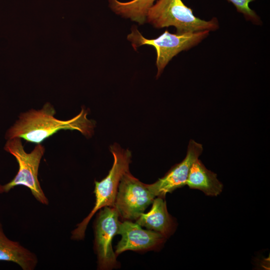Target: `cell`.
Instances as JSON below:
<instances>
[{
  "instance_id": "obj_8",
  "label": "cell",
  "mask_w": 270,
  "mask_h": 270,
  "mask_svg": "<svg viewBox=\"0 0 270 270\" xmlns=\"http://www.w3.org/2000/svg\"><path fill=\"white\" fill-rule=\"evenodd\" d=\"M202 151V144L190 140L185 158L174 166L162 178L154 183L148 184L150 190L155 196L163 198L167 193L186 185L190 168Z\"/></svg>"
},
{
  "instance_id": "obj_14",
  "label": "cell",
  "mask_w": 270,
  "mask_h": 270,
  "mask_svg": "<svg viewBox=\"0 0 270 270\" xmlns=\"http://www.w3.org/2000/svg\"><path fill=\"white\" fill-rule=\"evenodd\" d=\"M232 3L236 10L243 14L244 18L252 22L260 25L262 24L259 16L249 6V4L255 0H226Z\"/></svg>"
},
{
  "instance_id": "obj_11",
  "label": "cell",
  "mask_w": 270,
  "mask_h": 270,
  "mask_svg": "<svg viewBox=\"0 0 270 270\" xmlns=\"http://www.w3.org/2000/svg\"><path fill=\"white\" fill-rule=\"evenodd\" d=\"M152 204L150 210L146 214H141L136 223L148 230L158 232L166 238L172 231L174 223L168 212L166 202L163 198L158 196Z\"/></svg>"
},
{
  "instance_id": "obj_1",
  "label": "cell",
  "mask_w": 270,
  "mask_h": 270,
  "mask_svg": "<svg viewBox=\"0 0 270 270\" xmlns=\"http://www.w3.org/2000/svg\"><path fill=\"white\" fill-rule=\"evenodd\" d=\"M56 110L50 103L39 110H31L22 113L18 119L6 132V140L19 138L27 142L40 144L59 130H76L83 135H92L94 123L87 118L88 111L82 108L74 118L62 120L54 117Z\"/></svg>"
},
{
  "instance_id": "obj_9",
  "label": "cell",
  "mask_w": 270,
  "mask_h": 270,
  "mask_svg": "<svg viewBox=\"0 0 270 270\" xmlns=\"http://www.w3.org/2000/svg\"><path fill=\"white\" fill-rule=\"evenodd\" d=\"M116 234L122 236L116 253L118 254L128 250H142L156 248L165 240L162 234L149 230H144L138 224L125 220L120 222Z\"/></svg>"
},
{
  "instance_id": "obj_6",
  "label": "cell",
  "mask_w": 270,
  "mask_h": 270,
  "mask_svg": "<svg viewBox=\"0 0 270 270\" xmlns=\"http://www.w3.org/2000/svg\"><path fill=\"white\" fill-rule=\"evenodd\" d=\"M155 197L147 184L140 182L128 171L120 180L114 207L119 216L124 220H136Z\"/></svg>"
},
{
  "instance_id": "obj_7",
  "label": "cell",
  "mask_w": 270,
  "mask_h": 270,
  "mask_svg": "<svg viewBox=\"0 0 270 270\" xmlns=\"http://www.w3.org/2000/svg\"><path fill=\"white\" fill-rule=\"evenodd\" d=\"M100 208L94 224V248L99 270H108L116 264V255L112 248L113 237L116 234L119 214L114 207Z\"/></svg>"
},
{
  "instance_id": "obj_3",
  "label": "cell",
  "mask_w": 270,
  "mask_h": 270,
  "mask_svg": "<svg viewBox=\"0 0 270 270\" xmlns=\"http://www.w3.org/2000/svg\"><path fill=\"white\" fill-rule=\"evenodd\" d=\"M110 150L114 156L112 166L105 178L100 182L94 181V206L88 215L72 231V240L84 239L88 224L98 210L105 206H114L120 180L122 176L129 171L132 153L128 150L122 148L116 143L110 146Z\"/></svg>"
},
{
  "instance_id": "obj_5",
  "label": "cell",
  "mask_w": 270,
  "mask_h": 270,
  "mask_svg": "<svg viewBox=\"0 0 270 270\" xmlns=\"http://www.w3.org/2000/svg\"><path fill=\"white\" fill-rule=\"evenodd\" d=\"M210 31L203 30L184 34H172L166 30L161 35L153 39H147L134 26L127 39L130 42L134 50L142 45L152 46L156 50V78L162 72L170 61L180 52L188 50L200 44L209 34Z\"/></svg>"
},
{
  "instance_id": "obj_10",
  "label": "cell",
  "mask_w": 270,
  "mask_h": 270,
  "mask_svg": "<svg viewBox=\"0 0 270 270\" xmlns=\"http://www.w3.org/2000/svg\"><path fill=\"white\" fill-rule=\"evenodd\" d=\"M0 260L12 262L23 270H34L38 259L36 254L20 242L10 240L5 235L0 221Z\"/></svg>"
},
{
  "instance_id": "obj_12",
  "label": "cell",
  "mask_w": 270,
  "mask_h": 270,
  "mask_svg": "<svg viewBox=\"0 0 270 270\" xmlns=\"http://www.w3.org/2000/svg\"><path fill=\"white\" fill-rule=\"evenodd\" d=\"M186 185L211 196H218L223 189V184L217 178V174L208 170L198 158L190 168Z\"/></svg>"
},
{
  "instance_id": "obj_13",
  "label": "cell",
  "mask_w": 270,
  "mask_h": 270,
  "mask_svg": "<svg viewBox=\"0 0 270 270\" xmlns=\"http://www.w3.org/2000/svg\"><path fill=\"white\" fill-rule=\"evenodd\" d=\"M156 0H132L122 2L118 0H108V2L110 8L116 14L142 24L146 22L149 9Z\"/></svg>"
},
{
  "instance_id": "obj_4",
  "label": "cell",
  "mask_w": 270,
  "mask_h": 270,
  "mask_svg": "<svg viewBox=\"0 0 270 270\" xmlns=\"http://www.w3.org/2000/svg\"><path fill=\"white\" fill-rule=\"evenodd\" d=\"M4 149L16 158L18 164V170L11 181L0 184V194L8 193L16 186H24L30 190L38 202L48 205V200L38 179V168L45 152L44 147L40 144H38L30 153H27L21 138H14L7 140Z\"/></svg>"
},
{
  "instance_id": "obj_2",
  "label": "cell",
  "mask_w": 270,
  "mask_h": 270,
  "mask_svg": "<svg viewBox=\"0 0 270 270\" xmlns=\"http://www.w3.org/2000/svg\"><path fill=\"white\" fill-rule=\"evenodd\" d=\"M146 21L156 28L174 26L180 34L219 28L216 18L205 20L196 16L182 0H157L149 9Z\"/></svg>"
}]
</instances>
